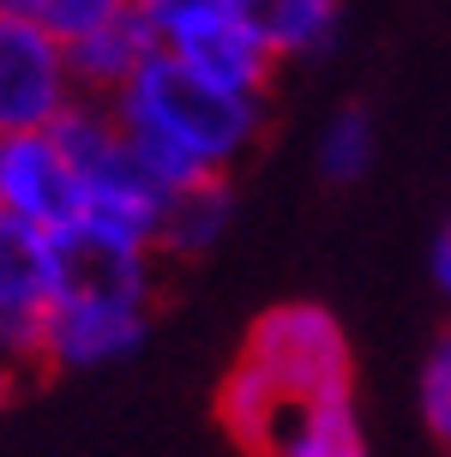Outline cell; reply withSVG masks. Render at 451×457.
<instances>
[{
    "label": "cell",
    "mask_w": 451,
    "mask_h": 457,
    "mask_svg": "<svg viewBox=\"0 0 451 457\" xmlns=\"http://www.w3.org/2000/svg\"><path fill=\"white\" fill-rule=\"evenodd\" d=\"M121 133L133 145L138 169L163 193H187L199 181H223L253 151L265 127V103L235 91H217L211 79L187 72L175 54H151L127 91L109 103Z\"/></svg>",
    "instance_id": "1"
},
{
    "label": "cell",
    "mask_w": 451,
    "mask_h": 457,
    "mask_svg": "<svg viewBox=\"0 0 451 457\" xmlns=\"http://www.w3.org/2000/svg\"><path fill=\"white\" fill-rule=\"evenodd\" d=\"M151 331V259L67 241V289L48 313L43 367H109Z\"/></svg>",
    "instance_id": "2"
},
{
    "label": "cell",
    "mask_w": 451,
    "mask_h": 457,
    "mask_svg": "<svg viewBox=\"0 0 451 457\" xmlns=\"http://www.w3.org/2000/svg\"><path fill=\"white\" fill-rule=\"evenodd\" d=\"M54 133H61V145H67L79 181H85V217H79V235H72V241L157 259L169 193L138 169L133 145H127L121 120H114V109L109 103H79Z\"/></svg>",
    "instance_id": "3"
},
{
    "label": "cell",
    "mask_w": 451,
    "mask_h": 457,
    "mask_svg": "<svg viewBox=\"0 0 451 457\" xmlns=\"http://www.w3.org/2000/svg\"><path fill=\"white\" fill-rule=\"evenodd\" d=\"M241 361L259 367L289 403H325V397H355V355L331 307L319 301H277L253 320Z\"/></svg>",
    "instance_id": "4"
},
{
    "label": "cell",
    "mask_w": 451,
    "mask_h": 457,
    "mask_svg": "<svg viewBox=\"0 0 451 457\" xmlns=\"http://www.w3.org/2000/svg\"><path fill=\"white\" fill-rule=\"evenodd\" d=\"M138 19L157 30V48L175 54L187 72L211 79L217 91L265 103L271 79H277V54L235 12V0H138Z\"/></svg>",
    "instance_id": "5"
},
{
    "label": "cell",
    "mask_w": 451,
    "mask_h": 457,
    "mask_svg": "<svg viewBox=\"0 0 451 457\" xmlns=\"http://www.w3.org/2000/svg\"><path fill=\"white\" fill-rule=\"evenodd\" d=\"M67 289V241L0 217V361L43 367L48 313Z\"/></svg>",
    "instance_id": "6"
},
{
    "label": "cell",
    "mask_w": 451,
    "mask_h": 457,
    "mask_svg": "<svg viewBox=\"0 0 451 457\" xmlns=\"http://www.w3.org/2000/svg\"><path fill=\"white\" fill-rule=\"evenodd\" d=\"M85 96L72 85L67 48L37 24L0 12V138L54 133Z\"/></svg>",
    "instance_id": "7"
},
{
    "label": "cell",
    "mask_w": 451,
    "mask_h": 457,
    "mask_svg": "<svg viewBox=\"0 0 451 457\" xmlns=\"http://www.w3.org/2000/svg\"><path fill=\"white\" fill-rule=\"evenodd\" d=\"M0 217L30 223V228H43V235H61V241L79 235L85 181H79L61 133L0 138Z\"/></svg>",
    "instance_id": "8"
},
{
    "label": "cell",
    "mask_w": 451,
    "mask_h": 457,
    "mask_svg": "<svg viewBox=\"0 0 451 457\" xmlns=\"http://www.w3.org/2000/svg\"><path fill=\"white\" fill-rule=\"evenodd\" d=\"M151 54H157V30L138 19V12H127L121 24H109V30L85 37L79 48H67L72 85H79V96H85V103H114V96H121L138 72H145V61H151Z\"/></svg>",
    "instance_id": "9"
},
{
    "label": "cell",
    "mask_w": 451,
    "mask_h": 457,
    "mask_svg": "<svg viewBox=\"0 0 451 457\" xmlns=\"http://www.w3.org/2000/svg\"><path fill=\"white\" fill-rule=\"evenodd\" d=\"M265 457H367L355 397H325V403H289L283 397Z\"/></svg>",
    "instance_id": "10"
},
{
    "label": "cell",
    "mask_w": 451,
    "mask_h": 457,
    "mask_svg": "<svg viewBox=\"0 0 451 457\" xmlns=\"http://www.w3.org/2000/svg\"><path fill=\"white\" fill-rule=\"evenodd\" d=\"M235 12L259 30V43L277 61H301L338 37L343 0H235Z\"/></svg>",
    "instance_id": "11"
},
{
    "label": "cell",
    "mask_w": 451,
    "mask_h": 457,
    "mask_svg": "<svg viewBox=\"0 0 451 457\" xmlns=\"http://www.w3.org/2000/svg\"><path fill=\"white\" fill-rule=\"evenodd\" d=\"M229 217H235V199H229V181H199L187 193H169V217H163V253L175 259H193V253L217 247L223 241Z\"/></svg>",
    "instance_id": "12"
},
{
    "label": "cell",
    "mask_w": 451,
    "mask_h": 457,
    "mask_svg": "<svg viewBox=\"0 0 451 457\" xmlns=\"http://www.w3.org/2000/svg\"><path fill=\"white\" fill-rule=\"evenodd\" d=\"M0 12L37 24V30L54 37L61 48H79L85 37L121 24L127 12H138V0H0Z\"/></svg>",
    "instance_id": "13"
},
{
    "label": "cell",
    "mask_w": 451,
    "mask_h": 457,
    "mask_svg": "<svg viewBox=\"0 0 451 457\" xmlns=\"http://www.w3.org/2000/svg\"><path fill=\"white\" fill-rule=\"evenodd\" d=\"M367 169H373V114L338 109L319 133V175L331 187H355Z\"/></svg>",
    "instance_id": "14"
},
{
    "label": "cell",
    "mask_w": 451,
    "mask_h": 457,
    "mask_svg": "<svg viewBox=\"0 0 451 457\" xmlns=\"http://www.w3.org/2000/svg\"><path fill=\"white\" fill-rule=\"evenodd\" d=\"M422 421H428L433 445L451 457V331H439L422 361Z\"/></svg>",
    "instance_id": "15"
},
{
    "label": "cell",
    "mask_w": 451,
    "mask_h": 457,
    "mask_svg": "<svg viewBox=\"0 0 451 457\" xmlns=\"http://www.w3.org/2000/svg\"><path fill=\"white\" fill-rule=\"evenodd\" d=\"M433 283H439V295L451 301V223L439 228V241H433Z\"/></svg>",
    "instance_id": "16"
},
{
    "label": "cell",
    "mask_w": 451,
    "mask_h": 457,
    "mask_svg": "<svg viewBox=\"0 0 451 457\" xmlns=\"http://www.w3.org/2000/svg\"><path fill=\"white\" fill-rule=\"evenodd\" d=\"M13 386H19V367H6V361H0V403L13 397Z\"/></svg>",
    "instance_id": "17"
}]
</instances>
